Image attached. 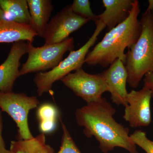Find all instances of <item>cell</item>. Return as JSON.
Listing matches in <instances>:
<instances>
[{
	"label": "cell",
	"mask_w": 153,
	"mask_h": 153,
	"mask_svg": "<svg viewBox=\"0 0 153 153\" xmlns=\"http://www.w3.org/2000/svg\"><path fill=\"white\" fill-rule=\"evenodd\" d=\"M116 112L106 99L102 97L78 108L75 117L77 124L84 128V134L88 138L94 137L102 152L119 147L129 153H138L129 134V129L115 120Z\"/></svg>",
	"instance_id": "obj_1"
},
{
	"label": "cell",
	"mask_w": 153,
	"mask_h": 153,
	"mask_svg": "<svg viewBox=\"0 0 153 153\" xmlns=\"http://www.w3.org/2000/svg\"><path fill=\"white\" fill-rule=\"evenodd\" d=\"M140 12L139 1L134 0L128 18L105 34L102 40L88 53L85 63L88 66L99 65L105 68L120 59L125 64V50L135 44L141 33V25L138 18Z\"/></svg>",
	"instance_id": "obj_2"
},
{
	"label": "cell",
	"mask_w": 153,
	"mask_h": 153,
	"mask_svg": "<svg viewBox=\"0 0 153 153\" xmlns=\"http://www.w3.org/2000/svg\"><path fill=\"white\" fill-rule=\"evenodd\" d=\"M142 30L135 44L128 49L125 64L127 83L132 88L139 85L147 74L153 72V15L146 12L140 21Z\"/></svg>",
	"instance_id": "obj_3"
},
{
	"label": "cell",
	"mask_w": 153,
	"mask_h": 153,
	"mask_svg": "<svg viewBox=\"0 0 153 153\" xmlns=\"http://www.w3.org/2000/svg\"><path fill=\"white\" fill-rule=\"evenodd\" d=\"M96 29L91 37L85 44L78 50L70 52L69 55L55 68L47 72H39L35 75L34 83L37 87L39 96L51 90L53 83L63 79L71 71L82 68L89 49L95 44L98 36L105 27L99 20L95 21Z\"/></svg>",
	"instance_id": "obj_4"
},
{
	"label": "cell",
	"mask_w": 153,
	"mask_h": 153,
	"mask_svg": "<svg viewBox=\"0 0 153 153\" xmlns=\"http://www.w3.org/2000/svg\"><path fill=\"white\" fill-rule=\"evenodd\" d=\"M27 43L28 57L20 70L21 76L53 69L63 60L65 53L73 51L74 48L73 38H68L59 44L41 47H34L32 43Z\"/></svg>",
	"instance_id": "obj_5"
},
{
	"label": "cell",
	"mask_w": 153,
	"mask_h": 153,
	"mask_svg": "<svg viewBox=\"0 0 153 153\" xmlns=\"http://www.w3.org/2000/svg\"><path fill=\"white\" fill-rule=\"evenodd\" d=\"M39 100L35 96H29L25 93L0 92V109L11 117L18 128V140L31 139V133L28 118L29 112L39 105Z\"/></svg>",
	"instance_id": "obj_6"
},
{
	"label": "cell",
	"mask_w": 153,
	"mask_h": 153,
	"mask_svg": "<svg viewBox=\"0 0 153 153\" xmlns=\"http://www.w3.org/2000/svg\"><path fill=\"white\" fill-rule=\"evenodd\" d=\"M61 81L87 103L100 99L102 94L108 91L102 72L90 74L80 68L66 75Z\"/></svg>",
	"instance_id": "obj_7"
},
{
	"label": "cell",
	"mask_w": 153,
	"mask_h": 153,
	"mask_svg": "<svg viewBox=\"0 0 153 153\" xmlns=\"http://www.w3.org/2000/svg\"><path fill=\"white\" fill-rule=\"evenodd\" d=\"M74 13L70 5L58 12L50 20L44 32V45L59 44L69 38L70 34L90 22Z\"/></svg>",
	"instance_id": "obj_8"
},
{
	"label": "cell",
	"mask_w": 153,
	"mask_h": 153,
	"mask_svg": "<svg viewBox=\"0 0 153 153\" xmlns=\"http://www.w3.org/2000/svg\"><path fill=\"white\" fill-rule=\"evenodd\" d=\"M152 92L143 88L131 90L127 98L128 105L125 107L124 119L132 128L148 126L152 122L151 101Z\"/></svg>",
	"instance_id": "obj_9"
},
{
	"label": "cell",
	"mask_w": 153,
	"mask_h": 153,
	"mask_svg": "<svg viewBox=\"0 0 153 153\" xmlns=\"http://www.w3.org/2000/svg\"><path fill=\"white\" fill-rule=\"evenodd\" d=\"M102 73L112 102L118 106L127 105L128 74L123 62L120 59H117Z\"/></svg>",
	"instance_id": "obj_10"
},
{
	"label": "cell",
	"mask_w": 153,
	"mask_h": 153,
	"mask_svg": "<svg viewBox=\"0 0 153 153\" xmlns=\"http://www.w3.org/2000/svg\"><path fill=\"white\" fill-rule=\"evenodd\" d=\"M27 46L28 43L24 41L14 43L7 59L0 65V92L13 91L16 79L21 76L20 61L27 53Z\"/></svg>",
	"instance_id": "obj_11"
},
{
	"label": "cell",
	"mask_w": 153,
	"mask_h": 153,
	"mask_svg": "<svg viewBox=\"0 0 153 153\" xmlns=\"http://www.w3.org/2000/svg\"><path fill=\"white\" fill-rule=\"evenodd\" d=\"M102 3L105 9L102 13L97 15L96 19L102 22L109 31L128 18L134 0H102Z\"/></svg>",
	"instance_id": "obj_12"
},
{
	"label": "cell",
	"mask_w": 153,
	"mask_h": 153,
	"mask_svg": "<svg viewBox=\"0 0 153 153\" xmlns=\"http://www.w3.org/2000/svg\"><path fill=\"white\" fill-rule=\"evenodd\" d=\"M36 36L38 34L30 25L0 20V44L26 41L32 44Z\"/></svg>",
	"instance_id": "obj_13"
},
{
	"label": "cell",
	"mask_w": 153,
	"mask_h": 153,
	"mask_svg": "<svg viewBox=\"0 0 153 153\" xmlns=\"http://www.w3.org/2000/svg\"><path fill=\"white\" fill-rule=\"evenodd\" d=\"M30 16V26L43 38L54 7L50 0H27Z\"/></svg>",
	"instance_id": "obj_14"
},
{
	"label": "cell",
	"mask_w": 153,
	"mask_h": 153,
	"mask_svg": "<svg viewBox=\"0 0 153 153\" xmlns=\"http://www.w3.org/2000/svg\"><path fill=\"white\" fill-rule=\"evenodd\" d=\"M10 153H55L53 148L47 144L44 133L30 140L11 141Z\"/></svg>",
	"instance_id": "obj_15"
},
{
	"label": "cell",
	"mask_w": 153,
	"mask_h": 153,
	"mask_svg": "<svg viewBox=\"0 0 153 153\" xmlns=\"http://www.w3.org/2000/svg\"><path fill=\"white\" fill-rule=\"evenodd\" d=\"M0 7L8 21L30 25V16L27 0H0Z\"/></svg>",
	"instance_id": "obj_16"
},
{
	"label": "cell",
	"mask_w": 153,
	"mask_h": 153,
	"mask_svg": "<svg viewBox=\"0 0 153 153\" xmlns=\"http://www.w3.org/2000/svg\"><path fill=\"white\" fill-rule=\"evenodd\" d=\"M70 7L74 13L82 18L94 22L96 19L97 15L92 12L88 0H74Z\"/></svg>",
	"instance_id": "obj_17"
},
{
	"label": "cell",
	"mask_w": 153,
	"mask_h": 153,
	"mask_svg": "<svg viewBox=\"0 0 153 153\" xmlns=\"http://www.w3.org/2000/svg\"><path fill=\"white\" fill-rule=\"evenodd\" d=\"M63 136L60 150L56 153H82L74 143L66 126L62 123Z\"/></svg>",
	"instance_id": "obj_18"
},
{
	"label": "cell",
	"mask_w": 153,
	"mask_h": 153,
	"mask_svg": "<svg viewBox=\"0 0 153 153\" xmlns=\"http://www.w3.org/2000/svg\"><path fill=\"white\" fill-rule=\"evenodd\" d=\"M133 142L145 151L146 153H153V141L149 139L145 131L137 130L130 134Z\"/></svg>",
	"instance_id": "obj_19"
},
{
	"label": "cell",
	"mask_w": 153,
	"mask_h": 153,
	"mask_svg": "<svg viewBox=\"0 0 153 153\" xmlns=\"http://www.w3.org/2000/svg\"><path fill=\"white\" fill-rule=\"evenodd\" d=\"M37 117L39 121H57L58 111L57 108L51 103H44L39 107L37 111Z\"/></svg>",
	"instance_id": "obj_20"
},
{
	"label": "cell",
	"mask_w": 153,
	"mask_h": 153,
	"mask_svg": "<svg viewBox=\"0 0 153 153\" xmlns=\"http://www.w3.org/2000/svg\"><path fill=\"white\" fill-rule=\"evenodd\" d=\"M39 122V129L42 133L51 132L56 128L57 121H41Z\"/></svg>",
	"instance_id": "obj_21"
},
{
	"label": "cell",
	"mask_w": 153,
	"mask_h": 153,
	"mask_svg": "<svg viewBox=\"0 0 153 153\" xmlns=\"http://www.w3.org/2000/svg\"><path fill=\"white\" fill-rule=\"evenodd\" d=\"M143 88H147L152 92V98H153V72L148 73L143 79Z\"/></svg>",
	"instance_id": "obj_22"
},
{
	"label": "cell",
	"mask_w": 153,
	"mask_h": 153,
	"mask_svg": "<svg viewBox=\"0 0 153 153\" xmlns=\"http://www.w3.org/2000/svg\"><path fill=\"white\" fill-rule=\"evenodd\" d=\"M3 121L1 111L0 109V153H10L9 150L6 148L5 143L2 136Z\"/></svg>",
	"instance_id": "obj_23"
},
{
	"label": "cell",
	"mask_w": 153,
	"mask_h": 153,
	"mask_svg": "<svg viewBox=\"0 0 153 153\" xmlns=\"http://www.w3.org/2000/svg\"><path fill=\"white\" fill-rule=\"evenodd\" d=\"M148 3H149V5L146 11V12H152L153 10V0H149Z\"/></svg>",
	"instance_id": "obj_24"
},
{
	"label": "cell",
	"mask_w": 153,
	"mask_h": 153,
	"mask_svg": "<svg viewBox=\"0 0 153 153\" xmlns=\"http://www.w3.org/2000/svg\"><path fill=\"white\" fill-rule=\"evenodd\" d=\"M0 20H7L4 12L0 7Z\"/></svg>",
	"instance_id": "obj_25"
},
{
	"label": "cell",
	"mask_w": 153,
	"mask_h": 153,
	"mask_svg": "<svg viewBox=\"0 0 153 153\" xmlns=\"http://www.w3.org/2000/svg\"><path fill=\"white\" fill-rule=\"evenodd\" d=\"M152 13L153 15V10L152 11Z\"/></svg>",
	"instance_id": "obj_26"
}]
</instances>
